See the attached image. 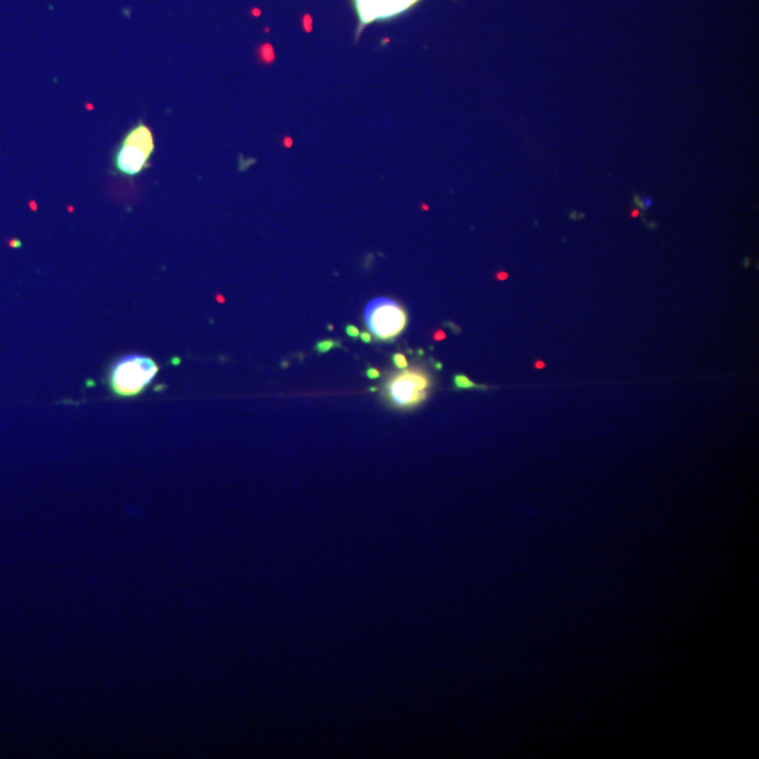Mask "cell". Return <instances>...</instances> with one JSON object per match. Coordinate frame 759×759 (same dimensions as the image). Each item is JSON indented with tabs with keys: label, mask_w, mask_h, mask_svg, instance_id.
<instances>
[{
	"label": "cell",
	"mask_w": 759,
	"mask_h": 759,
	"mask_svg": "<svg viewBox=\"0 0 759 759\" xmlns=\"http://www.w3.org/2000/svg\"><path fill=\"white\" fill-rule=\"evenodd\" d=\"M432 380L421 369H402L388 377L384 396L398 409H411L425 401Z\"/></svg>",
	"instance_id": "3"
},
{
	"label": "cell",
	"mask_w": 759,
	"mask_h": 759,
	"mask_svg": "<svg viewBox=\"0 0 759 759\" xmlns=\"http://www.w3.org/2000/svg\"><path fill=\"white\" fill-rule=\"evenodd\" d=\"M347 335H349V337L354 339V338L361 337V331H359L358 327H353V325H348Z\"/></svg>",
	"instance_id": "9"
},
{
	"label": "cell",
	"mask_w": 759,
	"mask_h": 759,
	"mask_svg": "<svg viewBox=\"0 0 759 759\" xmlns=\"http://www.w3.org/2000/svg\"><path fill=\"white\" fill-rule=\"evenodd\" d=\"M366 376L371 380H377L380 377V372L377 369L371 367L367 369Z\"/></svg>",
	"instance_id": "10"
},
{
	"label": "cell",
	"mask_w": 759,
	"mask_h": 759,
	"mask_svg": "<svg viewBox=\"0 0 759 759\" xmlns=\"http://www.w3.org/2000/svg\"><path fill=\"white\" fill-rule=\"evenodd\" d=\"M339 345H341V343L335 342V341L318 342L317 352L327 353V352L331 351V349L339 347Z\"/></svg>",
	"instance_id": "8"
},
{
	"label": "cell",
	"mask_w": 759,
	"mask_h": 759,
	"mask_svg": "<svg viewBox=\"0 0 759 759\" xmlns=\"http://www.w3.org/2000/svg\"><path fill=\"white\" fill-rule=\"evenodd\" d=\"M455 386L458 389L481 388L472 383L470 378L463 376V374H458V376L455 377Z\"/></svg>",
	"instance_id": "6"
},
{
	"label": "cell",
	"mask_w": 759,
	"mask_h": 759,
	"mask_svg": "<svg viewBox=\"0 0 759 759\" xmlns=\"http://www.w3.org/2000/svg\"><path fill=\"white\" fill-rule=\"evenodd\" d=\"M422 0H353L359 19V34L374 22H386L408 12Z\"/></svg>",
	"instance_id": "5"
},
{
	"label": "cell",
	"mask_w": 759,
	"mask_h": 759,
	"mask_svg": "<svg viewBox=\"0 0 759 759\" xmlns=\"http://www.w3.org/2000/svg\"><path fill=\"white\" fill-rule=\"evenodd\" d=\"M361 338H362V341L364 343H371L372 342V335L369 332H362Z\"/></svg>",
	"instance_id": "11"
},
{
	"label": "cell",
	"mask_w": 759,
	"mask_h": 759,
	"mask_svg": "<svg viewBox=\"0 0 759 759\" xmlns=\"http://www.w3.org/2000/svg\"><path fill=\"white\" fill-rule=\"evenodd\" d=\"M154 151V132L145 122L140 121L122 138L121 144L113 155V166L117 174L136 177L150 166Z\"/></svg>",
	"instance_id": "2"
},
{
	"label": "cell",
	"mask_w": 759,
	"mask_h": 759,
	"mask_svg": "<svg viewBox=\"0 0 759 759\" xmlns=\"http://www.w3.org/2000/svg\"><path fill=\"white\" fill-rule=\"evenodd\" d=\"M160 366L144 354H127L118 359L108 372V388L120 398H132L144 393L155 382Z\"/></svg>",
	"instance_id": "1"
},
{
	"label": "cell",
	"mask_w": 759,
	"mask_h": 759,
	"mask_svg": "<svg viewBox=\"0 0 759 759\" xmlns=\"http://www.w3.org/2000/svg\"><path fill=\"white\" fill-rule=\"evenodd\" d=\"M364 319L378 341L389 342L407 328L408 315L394 300L376 299L367 305Z\"/></svg>",
	"instance_id": "4"
},
{
	"label": "cell",
	"mask_w": 759,
	"mask_h": 759,
	"mask_svg": "<svg viewBox=\"0 0 759 759\" xmlns=\"http://www.w3.org/2000/svg\"><path fill=\"white\" fill-rule=\"evenodd\" d=\"M393 363H394V366H396L397 369H399V371H402V369H407V367H408L407 358L404 357L402 353H396V354H394V357H393Z\"/></svg>",
	"instance_id": "7"
}]
</instances>
